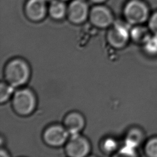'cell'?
Instances as JSON below:
<instances>
[{
	"mask_svg": "<svg viewBox=\"0 0 157 157\" xmlns=\"http://www.w3.org/2000/svg\"><path fill=\"white\" fill-rule=\"evenodd\" d=\"M30 76V69L28 63L21 58L10 60L4 69L6 82L13 86L18 87L24 85Z\"/></svg>",
	"mask_w": 157,
	"mask_h": 157,
	"instance_id": "obj_1",
	"label": "cell"
},
{
	"mask_svg": "<svg viewBox=\"0 0 157 157\" xmlns=\"http://www.w3.org/2000/svg\"><path fill=\"white\" fill-rule=\"evenodd\" d=\"M12 104L13 109L17 113L20 115H28L35 109L36 99L31 90L23 88L15 92Z\"/></svg>",
	"mask_w": 157,
	"mask_h": 157,
	"instance_id": "obj_2",
	"label": "cell"
},
{
	"mask_svg": "<svg viewBox=\"0 0 157 157\" xmlns=\"http://www.w3.org/2000/svg\"><path fill=\"white\" fill-rule=\"evenodd\" d=\"M123 14L129 24L140 25L148 19V9L147 5L140 0H131L125 5Z\"/></svg>",
	"mask_w": 157,
	"mask_h": 157,
	"instance_id": "obj_3",
	"label": "cell"
},
{
	"mask_svg": "<svg viewBox=\"0 0 157 157\" xmlns=\"http://www.w3.org/2000/svg\"><path fill=\"white\" fill-rule=\"evenodd\" d=\"M129 36L130 31L125 24L115 22L109 29L107 38L109 44L112 47L121 48L127 44Z\"/></svg>",
	"mask_w": 157,
	"mask_h": 157,
	"instance_id": "obj_4",
	"label": "cell"
},
{
	"mask_svg": "<svg viewBox=\"0 0 157 157\" xmlns=\"http://www.w3.org/2000/svg\"><path fill=\"white\" fill-rule=\"evenodd\" d=\"M66 154L71 157H83L90 151V145L86 138L78 134L71 135L65 148Z\"/></svg>",
	"mask_w": 157,
	"mask_h": 157,
	"instance_id": "obj_5",
	"label": "cell"
},
{
	"mask_svg": "<svg viewBox=\"0 0 157 157\" xmlns=\"http://www.w3.org/2000/svg\"><path fill=\"white\" fill-rule=\"evenodd\" d=\"M89 19L95 26L104 28L111 26L113 17L110 10L105 6L97 5L93 7L89 13Z\"/></svg>",
	"mask_w": 157,
	"mask_h": 157,
	"instance_id": "obj_6",
	"label": "cell"
},
{
	"mask_svg": "<svg viewBox=\"0 0 157 157\" xmlns=\"http://www.w3.org/2000/svg\"><path fill=\"white\" fill-rule=\"evenodd\" d=\"M69 134L64 126L55 124L49 126L45 130L43 139L47 145L59 147L66 142Z\"/></svg>",
	"mask_w": 157,
	"mask_h": 157,
	"instance_id": "obj_7",
	"label": "cell"
},
{
	"mask_svg": "<svg viewBox=\"0 0 157 157\" xmlns=\"http://www.w3.org/2000/svg\"><path fill=\"white\" fill-rule=\"evenodd\" d=\"M90 11L85 1L74 0L67 7V15L71 22L80 24L84 22L89 16Z\"/></svg>",
	"mask_w": 157,
	"mask_h": 157,
	"instance_id": "obj_8",
	"label": "cell"
},
{
	"mask_svg": "<svg viewBox=\"0 0 157 157\" xmlns=\"http://www.w3.org/2000/svg\"><path fill=\"white\" fill-rule=\"evenodd\" d=\"M25 13L27 18L33 21H39L44 18L47 13L45 0H28L25 7Z\"/></svg>",
	"mask_w": 157,
	"mask_h": 157,
	"instance_id": "obj_9",
	"label": "cell"
},
{
	"mask_svg": "<svg viewBox=\"0 0 157 157\" xmlns=\"http://www.w3.org/2000/svg\"><path fill=\"white\" fill-rule=\"evenodd\" d=\"M85 126V119L78 112H72L68 113L64 120V126L71 134H78Z\"/></svg>",
	"mask_w": 157,
	"mask_h": 157,
	"instance_id": "obj_10",
	"label": "cell"
},
{
	"mask_svg": "<svg viewBox=\"0 0 157 157\" xmlns=\"http://www.w3.org/2000/svg\"><path fill=\"white\" fill-rule=\"evenodd\" d=\"M67 8L62 0L51 1L48 12L50 17L55 20H61L67 14Z\"/></svg>",
	"mask_w": 157,
	"mask_h": 157,
	"instance_id": "obj_11",
	"label": "cell"
},
{
	"mask_svg": "<svg viewBox=\"0 0 157 157\" xmlns=\"http://www.w3.org/2000/svg\"><path fill=\"white\" fill-rule=\"evenodd\" d=\"M130 36L136 42L145 44L150 35L147 28L141 26H136L130 31Z\"/></svg>",
	"mask_w": 157,
	"mask_h": 157,
	"instance_id": "obj_12",
	"label": "cell"
},
{
	"mask_svg": "<svg viewBox=\"0 0 157 157\" xmlns=\"http://www.w3.org/2000/svg\"><path fill=\"white\" fill-rule=\"evenodd\" d=\"M14 87L8 83L2 82L0 86V102L3 103L7 101L13 92Z\"/></svg>",
	"mask_w": 157,
	"mask_h": 157,
	"instance_id": "obj_13",
	"label": "cell"
},
{
	"mask_svg": "<svg viewBox=\"0 0 157 157\" xmlns=\"http://www.w3.org/2000/svg\"><path fill=\"white\" fill-rule=\"evenodd\" d=\"M145 50L150 54L157 53V34L150 36L148 39L144 44Z\"/></svg>",
	"mask_w": 157,
	"mask_h": 157,
	"instance_id": "obj_14",
	"label": "cell"
},
{
	"mask_svg": "<svg viewBox=\"0 0 157 157\" xmlns=\"http://www.w3.org/2000/svg\"><path fill=\"white\" fill-rule=\"evenodd\" d=\"M145 151L148 156L157 157V137H154L148 141L145 147Z\"/></svg>",
	"mask_w": 157,
	"mask_h": 157,
	"instance_id": "obj_15",
	"label": "cell"
},
{
	"mask_svg": "<svg viewBox=\"0 0 157 157\" xmlns=\"http://www.w3.org/2000/svg\"><path fill=\"white\" fill-rule=\"evenodd\" d=\"M141 139V134L137 130H132L128 135L126 139V145L132 147H134L137 145Z\"/></svg>",
	"mask_w": 157,
	"mask_h": 157,
	"instance_id": "obj_16",
	"label": "cell"
},
{
	"mask_svg": "<svg viewBox=\"0 0 157 157\" xmlns=\"http://www.w3.org/2000/svg\"><path fill=\"white\" fill-rule=\"evenodd\" d=\"M117 147V142L112 139L109 138L105 139L102 145L103 150L107 152V153H110L112 151H113Z\"/></svg>",
	"mask_w": 157,
	"mask_h": 157,
	"instance_id": "obj_17",
	"label": "cell"
},
{
	"mask_svg": "<svg viewBox=\"0 0 157 157\" xmlns=\"http://www.w3.org/2000/svg\"><path fill=\"white\" fill-rule=\"evenodd\" d=\"M148 28L153 34H157V12H155L149 18Z\"/></svg>",
	"mask_w": 157,
	"mask_h": 157,
	"instance_id": "obj_18",
	"label": "cell"
},
{
	"mask_svg": "<svg viewBox=\"0 0 157 157\" xmlns=\"http://www.w3.org/2000/svg\"><path fill=\"white\" fill-rule=\"evenodd\" d=\"M93 3H94L96 4H101L105 2L106 0H90Z\"/></svg>",
	"mask_w": 157,
	"mask_h": 157,
	"instance_id": "obj_19",
	"label": "cell"
},
{
	"mask_svg": "<svg viewBox=\"0 0 157 157\" xmlns=\"http://www.w3.org/2000/svg\"><path fill=\"white\" fill-rule=\"evenodd\" d=\"M1 156H8L7 154H6V152L5 151H2V150H1V153H0Z\"/></svg>",
	"mask_w": 157,
	"mask_h": 157,
	"instance_id": "obj_20",
	"label": "cell"
},
{
	"mask_svg": "<svg viewBox=\"0 0 157 157\" xmlns=\"http://www.w3.org/2000/svg\"><path fill=\"white\" fill-rule=\"evenodd\" d=\"M45 1L46 2H47V1H50V2H51V1H53V0H45Z\"/></svg>",
	"mask_w": 157,
	"mask_h": 157,
	"instance_id": "obj_21",
	"label": "cell"
},
{
	"mask_svg": "<svg viewBox=\"0 0 157 157\" xmlns=\"http://www.w3.org/2000/svg\"><path fill=\"white\" fill-rule=\"evenodd\" d=\"M62 1H67V0H62Z\"/></svg>",
	"mask_w": 157,
	"mask_h": 157,
	"instance_id": "obj_22",
	"label": "cell"
},
{
	"mask_svg": "<svg viewBox=\"0 0 157 157\" xmlns=\"http://www.w3.org/2000/svg\"><path fill=\"white\" fill-rule=\"evenodd\" d=\"M82 1H85V0H82Z\"/></svg>",
	"mask_w": 157,
	"mask_h": 157,
	"instance_id": "obj_23",
	"label": "cell"
}]
</instances>
